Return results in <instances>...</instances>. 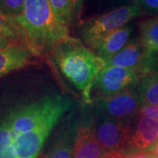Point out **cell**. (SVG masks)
Returning <instances> with one entry per match:
<instances>
[{
    "label": "cell",
    "instance_id": "cell-9",
    "mask_svg": "<svg viewBox=\"0 0 158 158\" xmlns=\"http://www.w3.org/2000/svg\"><path fill=\"white\" fill-rule=\"evenodd\" d=\"M151 57L146 53L141 42L133 41L107 61L106 65L135 69L144 77L151 73Z\"/></svg>",
    "mask_w": 158,
    "mask_h": 158
},
{
    "label": "cell",
    "instance_id": "cell-22",
    "mask_svg": "<svg viewBox=\"0 0 158 158\" xmlns=\"http://www.w3.org/2000/svg\"><path fill=\"white\" fill-rule=\"evenodd\" d=\"M147 9L151 11H158V0H145L143 5Z\"/></svg>",
    "mask_w": 158,
    "mask_h": 158
},
{
    "label": "cell",
    "instance_id": "cell-17",
    "mask_svg": "<svg viewBox=\"0 0 158 158\" xmlns=\"http://www.w3.org/2000/svg\"><path fill=\"white\" fill-rule=\"evenodd\" d=\"M0 158H17L10 125L6 118L0 122Z\"/></svg>",
    "mask_w": 158,
    "mask_h": 158
},
{
    "label": "cell",
    "instance_id": "cell-25",
    "mask_svg": "<svg viewBox=\"0 0 158 158\" xmlns=\"http://www.w3.org/2000/svg\"><path fill=\"white\" fill-rule=\"evenodd\" d=\"M153 154H154V156H155V157L158 158V141L157 143L155 145V147H154V149L152 150Z\"/></svg>",
    "mask_w": 158,
    "mask_h": 158
},
{
    "label": "cell",
    "instance_id": "cell-8",
    "mask_svg": "<svg viewBox=\"0 0 158 158\" xmlns=\"http://www.w3.org/2000/svg\"><path fill=\"white\" fill-rule=\"evenodd\" d=\"M104 154L93 116L84 114L77 125L72 158H103Z\"/></svg>",
    "mask_w": 158,
    "mask_h": 158
},
{
    "label": "cell",
    "instance_id": "cell-26",
    "mask_svg": "<svg viewBox=\"0 0 158 158\" xmlns=\"http://www.w3.org/2000/svg\"><path fill=\"white\" fill-rule=\"evenodd\" d=\"M135 2V5H138V6H142L143 5V3H144V1L145 0H134Z\"/></svg>",
    "mask_w": 158,
    "mask_h": 158
},
{
    "label": "cell",
    "instance_id": "cell-7",
    "mask_svg": "<svg viewBox=\"0 0 158 158\" xmlns=\"http://www.w3.org/2000/svg\"><path fill=\"white\" fill-rule=\"evenodd\" d=\"M63 114V113H56L43 120L34 129L14 137L13 146L16 153V157H37L46 139Z\"/></svg>",
    "mask_w": 158,
    "mask_h": 158
},
{
    "label": "cell",
    "instance_id": "cell-3",
    "mask_svg": "<svg viewBox=\"0 0 158 158\" xmlns=\"http://www.w3.org/2000/svg\"><path fill=\"white\" fill-rule=\"evenodd\" d=\"M140 13L141 6L138 5L121 6L100 16L85 20L80 26V34L87 47L95 50L103 38L114 30L126 26Z\"/></svg>",
    "mask_w": 158,
    "mask_h": 158
},
{
    "label": "cell",
    "instance_id": "cell-14",
    "mask_svg": "<svg viewBox=\"0 0 158 158\" xmlns=\"http://www.w3.org/2000/svg\"><path fill=\"white\" fill-rule=\"evenodd\" d=\"M137 92L141 106H158V72L144 76L139 82Z\"/></svg>",
    "mask_w": 158,
    "mask_h": 158
},
{
    "label": "cell",
    "instance_id": "cell-6",
    "mask_svg": "<svg viewBox=\"0 0 158 158\" xmlns=\"http://www.w3.org/2000/svg\"><path fill=\"white\" fill-rule=\"evenodd\" d=\"M140 106L138 92L129 88L97 101L96 109L99 116L131 122Z\"/></svg>",
    "mask_w": 158,
    "mask_h": 158
},
{
    "label": "cell",
    "instance_id": "cell-23",
    "mask_svg": "<svg viewBox=\"0 0 158 158\" xmlns=\"http://www.w3.org/2000/svg\"><path fill=\"white\" fill-rule=\"evenodd\" d=\"M11 44H14V43H12L9 40L6 39V38H3V37L0 36V48H6V47L11 45Z\"/></svg>",
    "mask_w": 158,
    "mask_h": 158
},
{
    "label": "cell",
    "instance_id": "cell-12",
    "mask_svg": "<svg viewBox=\"0 0 158 158\" xmlns=\"http://www.w3.org/2000/svg\"><path fill=\"white\" fill-rule=\"evenodd\" d=\"M131 33L132 27L130 25H126L120 28L114 30L103 38L95 49V53L107 62L126 46Z\"/></svg>",
    "mask_w": 158,
    "mask_h": 158
},
{
    "label": "cell",
    "instance_id": "cell-11",
    "mask_svg": "<svg viewBox=\"0 0 158 158\" xmlns=\"http://www.w3.org/2000/svg\"><path fill=\"white\" fill-rule=\"evenodd\" d=\"M32 56H34L31 52L21 44H11L0 48V77L27 66Z\"/></svg>",
    "mask_w": 158,
    "mask_h": 158
},
{
    "label": "cell",
    "instance_id": "cell-15",
    "mask_svg": "<svg viewBox=\"0 0 158 158\" xmlns=\"http://www.w3.org/2000/svg\"><path fill=\"white\" fill-rule=\"evenodd\" d=\"M77 128V125L76 124V122H72L69 125V127L65 128L58 138L48 158H71Z\"/></svg>",
    "mask_w": 158,
    "mask_h": 158
},
{
    "label": "cell",
    "instance_id": "cell-10",
    "mask_svg": "<svg viewBox=\"0 0 158 158\" xmlns=\"http://www.w3.org/2000/svg\"><path fill=\"white\" fill-rule=\"evenodd\" d=\"M157 141V120L138 115L134 127H131L128 148L135 150H146L155 147Z\"/></svg>",
    "mask_w": 158,
    "mask_h": 158
},
{
    "label": "cell",
    "instance_id": "cell-24",
    "mask_svg": "<svg viewBox=\"0 0 158 158\" xmlns=\"http://www.w3.org/2000/svg\"><path fill=\"white\" fill-rule=\"evenodd\" d=\"M74 6H75V10L76 12H78L81 10L82 4H83V0H73Z\"/></svg>",
    "mask_w": 158,
    "mask_h": 158
},
{
    "label": "cell",
    "instance_id": "cell-5",
    "mask_svg": "<svg viewBox=\"0 0 158 158\" xmlns=\"http://www.w3.org/2000/svg\"><path fill=\"white\" fill-rule=\"evenodd\" d=\"M98 138L104 149L103 158H124L125 149L129 148L131 122L99 116L96 124Z\"/></svg>",
    "mask_w": 158,
    "mask_h": 158
},
{
    "label": "cell",
    "instance_id": "cell-2",
    "mask_svg": "<svg viewBox=\"0 0 158 158\" xmlns=\"http://www.w3.org/2000/svg\"><path fill=\"white\" fill-rule=\"evenodd\" d=\"M49 55L65 78L81 91L85 103L90 104L92 84L106 62L79 40L69 36L56 46Z\"/></svg>",
    "mask_w": 158,
    "mask_h": 158
},
{
    "label": "cell",
    "instance_id": "cell-18",
    "mask_svg": "<svg viewBox=\"0 0 158 158\" xmlns=\"http://www.w3.org/2000/svg\"><path fill=\"white\" fill-rule=\"evenodd\" d=\"M55 13L64 23L69 25L76 11L73 0H48Z\"/></svg>",
    "mask_w": 158,
    "mask_h": 158
},
{
    "label": "cell",
    "instance_id": "cell-16",
    "mask_svg": "<svg viewBox=\"0 0 158 158\" xmlns=\"http://www.w3.org/2000/svg\"><path fill=\"white\" fill-rule=\"evenodd\" d=\"M0 36L14 44H22L20 30L13 18L8 16L0 9ZM24 46V45H23Z\"/></svg>",
    "mask_w": 158,
    "mask_h": 158
},
{
    "label": "cell",
    "instance_id": "cell-1",
    "mask_svg": "<svg viewBox=\"0 0 158 158\" xmlns=\"http://www.w3.org/2000/svg\"><path fill=\"white\" fill-rule=\"evenodd\" d=\"M13 19L20 30L22 44L34 56L49 55L69 37V26L55 13L48 0H25L23 12Z\"/></svg>",
    "mask_w": 158,
    "mask_h": 158
},
{
    "label": "cell",
    "instance_id": "cell-4",
    "mask_svg": "<svg viewBox=\"0 0 158 158\" xmlns=\"http://www.w3.org/2000/svg\"><path fill=\"white\" fill-rule=\"evenodd\" d=\"M143 76L138 70L106 65L94 80L90 92V104L113 96L140 82Z\"/></svg>",
    "mask_w": 158,
    "mask_h": 158
},
{
    "label": "cell",
    "instance_id": "cell-19",
    "mask_svg": "<svg viewBox=\"0 0 158 158\" xmlns=\"http://www.w3.org/2000/svg\"><path fill=\"white\" fill-rule=\"evenodd\" d=\"M25 0H0V9L10 17L19 16L24 10Z\"/></svg>",
    "mask_w": 158,
    "mask_h": 158
},
{
    "label": "cell",
    "instance_id": "cell-13",
    "mask_svg": "<svg viewBox=\"0 0 158 158\" xmlns=\"http://www.w3.org/2000/svg\"><path fill=\"white\" fill-rule=\"evenodd\" d=\"M140 42L148 56L158 53V16L148 18L139 23Z\"/></svg>",
    "mask_w": 158,
    "mask_h": 158
},
{
    "label": "cell",
    "instance_id": "cell-21",
    "mask_svg": "<svg viewBox=\"0 0 158 158\" xmlns=\"http://www.w3.org/2000/svg\"><path fill=\"white\" fill-rule=\"evenodd\" d=\"M124 158H156L153 152H139L131 156H126Z\"/></svg>",
    "mask_w": 158,
    "mask_h": 158
},
{
    "label": "cell",
    "instance_id": "cell-20",
    "mask_svg": "<svg viewBox=\"0 0 158 158\" xmlns=\"http://www.w3.org/2000/svg\"><path fill=\"white\" fill-rule=\"evenodd\" d=\"M137 115L144 116L158 121V106H140Z\"/></svg>",
    "mask_w": 158,
    "mask_h": 158
}]
</instances>
